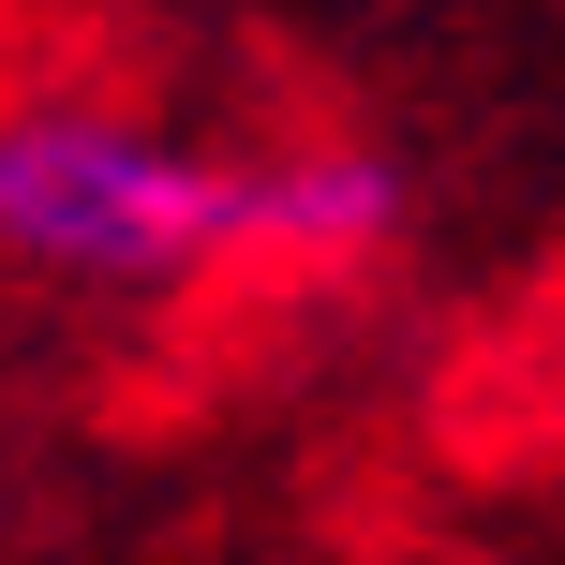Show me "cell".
<instances>
[{"label": "cell", "instance_id": "6da1fadb", "mask_svg": "<svg viewBox=\"0 0 565 565\" xmlns=\"http://www.w3.org/2000/svg\"><path fill=\"white\" fill-rule=\"evenodd\" d=\"M0 268L75 298H179L254 268V149H209L149 105L45 89L0 119Z\"/></svg>", "mask_w": 565, "mask_h": 565}, {"label": "cell", "instance_id": "7a4b0ae2", "mask_svg": "<svg viewBox=\"0 0 565 565\" xmlns=\"http://www.w3.org/2000/svg\"><path fill=\"white\" fill-rule=\"evenodd\" d=\"M402 238V164L387 149H254V268L342 282Z\"/></svg>", "mask_w": 565, "mask_h": 565}]
</instances>
